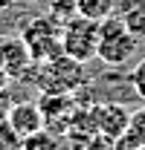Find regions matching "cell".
<instances>
[{
    "label": "cell",
    "mask_w": 145,
    "mask_h": 150,
    "mask_svg": "<svg viewBox=\"0 0 145 150\" xmlns=\"http://www.w3.org/2000/svg\"><path fill=\"white\" fill-rule=\"evenodd\" d=\"M23 150H61V142H58V133L44 127V130L32 133L23 139Z\"/></svg>",
    "instance_id": "obj_11"
},
{
    "label": "cell",
    "mask_w": 145,
    "mask_h": 150,
    "mask_svg": "<svg viewBox=\"0 0 145 150\" xmlns=\"http://www.w3.org/2000/svg\"><path fill=\"white\" fill-rule=\"evenodd\" d=\"M128 81H131V90L136 93V98H139V101H145V58H139V64L131 69Z\"/></svg>",
    "instance_id": "obj_15"
},
{
    "label": "cell",
    "mask_w": 145,
    "mask_h": 150,
    "mask_svg": "<svg viewBox=\"0 0 145 150\" xmlns=\"http://www.w3.org/2000/svg\"><path fill=\"white\" fill-rule=\"evenodd\" d=\"M61 26H64V20L52 18L50 12L26 20L20 26V38H23L32 61H47V58L61 55Z\"/></svg>",
    "instance_id": "obj_3"
},
{
    "label": "cell",
    "mask_w": 145,
    "mask_h": 150,
    "mask_svg": "<svg viewBox=\"0 0 145 150\" xmlns=\"http://www.w3.org/2000/svg\"><path fill=\"white\" fill-rule=\"evenodd\" d=\"M131 142H139L145 144V101L131 112V121H128V133H125Z\"/></svg>",
    "instance_id": "obj_12"
},
{
    "label": "cell",
    "mask_w": 145,
    "mask_h": 150,
    "mask_svg": "<svg viewBox=\"0 0 145 150\" xmlns=\"http://www.w3.org/2000/svg\"><path fill=\"white\" fill-rule=\"evenodd\" d=\"M84 118L90 121V127L99 136H105L108 142H119L128 133V121H131V110H125L116 101H105V104H93L90 110H84Z\"/></svg>",
    "instance_id": "obj_6"
},
{
    "label": "cell",
    "mask_w": 145,
    "mask_h": 150,
    "mask_svg": "<svg viewBox=\"0 0 145 150\" xmlns=\"http://www.w3.org/2000/svg\"><path fill=\"white\" fill-rule=\"evenodd\" d=\"M20 3H32V0H20Z\"/></svg>",
    "instance_id": "obj_18"
},
{
    "label": "cell",
    "mask_w": 145,
    "mask_h": 150,
    "mask_svg": "<svg viewBox=\"0 0 145 150\" xmlns=\"http://www.w3.org/2000/svg\"><path fill=\"white\" fill-rule=\"evenodd\" d=\"M116 3L119 0H78V15L90 20H105L116 12Z\"/></svg>",
    "instance_id": "obj_10"
},
{
    "label": "cell",
    "mask_w": 145,
    "mask_h": 150,
    "mask_svg": "<svg viewBox=\"0 0 145 150\" xmlns=\"http://www.w3.org/2000/svg\"><path fill=\"white\" fill-rule=\"evenodd\" d=\"M9 3H15V0H0V9H3V6H9Z\"/></svg>",
    "instance_id": "obj_17"
},
{
    "label": "cell",
    "mask_w": 145,
    "mask_h": 150,
    "mask_svg": "<svg viewBox=\"0 0 145 150\" xmlns=\"http://www.w3.org/2000/svg\"><path fill=\"white\" fill-rule=\"evenodd\" d=\"M50 15L58 20H70L72 15H78V0H47Z\"/></svg>",
    "instance_id": "obj_13"
},
{
    "label": "cell",
    "mask_w": 145,
    "mask_h": 150,
    "mask_svg": "<svg viewBox=\"0 0 145 150\" xmlns=\"http://www.w3.org/2000/svg\"><path fill=\"white\" fill-rule=\"evenodd\" d=\"M122 3V15L119 18L128 23V29L134 35L145 38V0H119Z\"/></svg>",
    "instance_id": "obj_9"
},
{
    "label": "cell",
    "mask_w": 145,
    "mask_h": 150,
    "mask_svg": "<svg viewBox=\"0 0 145 150\" xmlns=\"http://www.w3.org/2000/svg\"><path fill=\"white\" fill-rule=\"evenodd\" d=\"M84 64L72 61L70 55H55L47 61H35L26 81L35 87L38 93H75L84 84Z\"/></svg>",
    "instance_id": "obj_1"
},
{
    "label": "cell",
    "mask_w": 145,
    "mask_h": 150,
    "mask_svg": "<svg viewBox=\"0 0 145 150\" xmlns=\"http://www.w3.org/2000/svg\"><path fill=\"white\" fill-rule=\"evenodd\" d=\"M41 112H44V121L50 130H70L72 121L78 118V104L70 93H41Z\"/></svg>",
    "instance_id": "obj_7"
},
{
    "label": "cell",
    "mask_w": 145,
    "mask_h": 150,
    "mask_svg": "<svg viewBox=\"0 0 145 150\" xmlns=\"http://www.w3.org/2000/svg\"><path fill=\"white\" fill-rule=\"evenodd\" d=\"M12 104H15V98L9 95V87H0V121H6V115L12 110Z\"/></svg>",
    "instance_id": "obj_16"
},
{
    "label": "cell",
    "mask_w": 145,
    "mask_h": 150,
    "mask_svg": "<svg viewBox=\"0 0 145 150\" xmlns=\"http://www.w3.org/2000/svg\"><path fill=\"white\" fill-rule=\"evenodd\" d=\"M139 49V35L128 29V23L119 15L99 20V43H96V58L108 67H125Z\"/></svg>",
    "instance_id": "obj_2"
},
{
    "label": "cell",
    "mask_w": 145,
    "mask_h": 150,
    "mask_svg": "<svg viewBox=\"0 0 145 150\" xmlns=\"http://www.w3.org/2000/svg\"><path fill=\"white\" fill-rule=\"evenodd\" d=\"M32 55L23 43V38H0V87H12L18 81H26L32 69Z\"/></svg>",
    "instance_id": "obj_5"
},
{
    "label": "cell",
    "mask_w": 145,
    "mask_h": 150,
    "mask_svg": "<svg viewBox=\"0 0 145 150\" xmlns=\"http://www.w3.org/2000/svg\"><path fill=\"white\" fill-rule=\"evenodd\" d=\"M0 150H23V139L9 127V121H0Z\"/></svg>",
    "instance_id": "obj_14"
},
{
    "label": "cell",
    "mask_w": 145,
    "mask_h": 150,
    "mask_svg": "<svg viewBox=\"0 0 145 150\" xmlns=\"http://www.w3.org/2000/svg\"><path fill=\"white\" fill-rule=\"evenodd\" d=\"M6 121H9V127L18 133L20 139H26V136H32V133L44 130L47 127V121H44V112H41V104L38 101H15L12 104V110L6 115Z\"/></svg>",
    "instance_id": "obj_8"
},
{
    "label": "cell",
    "mask_w": 145,
    "mask_h": 150,
    "mask_svg": "<svg viewBox=\"0 0 145 150\" xmlns=\"http://www.w3.org/2000/svg\"><path fill=\"white\" fill-rule=\"evenodd\" d=\"M99 43V20H90L84 15H72L61 26V52L70 55L78 64H90L96 58Z\"/></svg>",
    "instance_id": "obj_4"
}]
</instances>
